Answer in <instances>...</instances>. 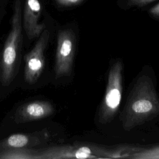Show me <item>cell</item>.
I'll return each mask as SVG.
<instances>
[{
	"instance_id": "cell-1",
	"label": "cell",
	"mask_w": 159,
	"mask_h": 159,
	"mask_svg": "<svg viewBox=\"0 0 159 159\" xmlns=\"http://www.w3.org/2000/svg\"><path fill=\"white\" fill-rule=\"evenodd\" d=\"M159 114V98L152 80L140 76L135 83L124 108L121 122L128 131Z\"/></svg>"
},
{
	"instance_id": "cell-2",
	"label": "cell",
	"mask_w": 159,
	"mask_h": 159,
	"mask_svg": "<svg viewBox=\"0 0 159 159\" xmlns=\"http://www.w3.org/2000/svg\"><path fill=\"white\" fill-rule=\"evenodd\" d=\"M22 18L20 1L17 0L14 7L11 29L5 42L0 60V80L4 86L11 83L16 72L22 41Z\"/></svg>"
},
{
	"instance_id": "cell-3",
	"label": "cell",
	"mask_w": 159,
	"mask_h": 159,
	"mask_svg": "<svg viewBox=\"0 0 159 159\" xmlns=\"http://www.w3.org/2000/svg\"><path fill=\"white\" fill-rule=\"evenodd\" d=\"M122 70L120 60L113 63L109 70L105 95L98 112V119L102 124L111 122L119 109L122 92Z\"/></svg>"
},
{
	"instance_id": "cell-4",
	"label": "cell",
	"mask_w": 159,
	"mask_h": 159,
	"mask_svg": "<svg viewBox=\"0 0 159 159\" xmlns=\"http://www.w3.org/2000/svg\"><path fill=\"white\" fill-rule=\"evenodd\" d=\"M55 60L56 78L70 75L75 51V37L68 29L60 30L57 37Z\"/></svg>"
},
{
	"instance_id": "cell-5",
	"label": "cell",
	"mask_w": 159,
	"mask_h": 159,
	"mask_svg": "<svg viewBox=\"0 0 159 159\" xmlns=\"http://www.w3.org/2000/svg\"><path fill=\"white\" fill-rule=\"evenodd\" d=\"M49 37V31L45 29L39 37L34 47L24 57V77L25 81L29 84L37 82L45 68L44 53Z\"/></svg>"
},
{
	"instance_id": "cell-6",
	"label": "cell",
	"mask_w": 159,
	"mask_h": 159,
	"mask_svg": "<svg viewBox=\"0 0 159 159\" xmlns=\"http://www.w3.org/2000/svg\"><path fill=\"white\" fill-rule=\"evenodd\" d=\"M39 159L103 158L100 148L78 146H55L38 150Z\"/></svg>"
},
{
	"instance_id": "cell-7",
	"label": "cell",
	"mask_w": 159,
	"mask_h": 159,
	"mask_svg": "<svg viewBox=\"0 0 159 159\" xmlns=\"http://www.w3.org/2000/svg\"><path fill=\"white\" fill-rule=\"evenodd\" d=\"M52 104L47 101H34L20 106L15 114L16 123H24L46 118L53 114Z\"/></svg>"
},
{
	"instance_id": "cell-8",
	"label": "cell",
	"mask_w": 159,
	"mask_h": 159,
	"mask_svg": "<svg viewBox=\"0 0 159 159\" xmlns=\"http://www.w3.org/2000/svg\"><path fill=\"white\" fill-rule=\"evenodd\" d=\"M40 14V1L27 0L23 12V27L29 40L39 37L45 29V24L39 22Z\"/></svg>"
},
{
	"instance_id": "cell-9",
	"label": "cell",
	"mask_w": 159,
	"mask_h": 159,
	"mask_svg": "<svg viewBox=\"0 0 159 159\" xmlns=\"http://www.w3.org/2000/svg\"><path fill=\"white\" fill-rule=\"evenodd\" d=\"M45 133L42 132L30 134H16L0 141V151L26 148L31 145H39L42 140L46 139Z\"/></svg>"
},
{
	"instance_id": "cell-10",
	"label": "cell",
	"mask_w": 159,
	"mask_h": 159,
	"mask_svg": "<svg viewBox=\"0 0 159 159\" xmlns=\"http://www.w3.org/2000/svg\"><path fill=\"white\" fill-rule=\"evenodd\" d=\"M0 159H39L38 150L27 148L0 151Z\"/></svg>"
},
{
	"instance_id": "cell-11",
	"label": "cell",
	"mask_w": 159,
	"mask_h": 159,
	"mask_svg": "<svg viewBox=\"0 0 159 159\" xmlns=\"http://www.w3.org/2000/svg\"><path fill=\"white\" fill-rule=\"evenodd\" d=\"M129 158L133 159H159V146L147 149H138Z\"/></svg>"
},
{
	"instance_id": "cell-12",
	"label": "cell",
	"mask_w": 159,
	"mask_h": 159,
	"mask_svg": "<svg viewBox=\"0 0 159 159\" xmlns=\"http://www.w3.org/2000/svg\"><path fill=\"white\" fill-rule=\"evenodd\" d=\"M155 0H127V2L130 6L142 7L146 6Z\"/></svg>"
},
{
	"instance_id": "cell-13",
	"label": "cell",
	"mask_w": 159,
	"mask_h": 159,
	"mask_svg": "<svg viewBox=\"0 0 159 159\" xmlns=\"http://www.w3.org/2000/svg\"><path fill=\"white\" fill-rule=\"evenodd\" d=\"M57 3L65 6H71L81 3L83 0H55Z\"/></svg>"
},
{
	"instance_id": "cell-14",
	"label": "cell",
	"mask_w": 159,
	"mask_h": 159,
	"mask_svg": "<svg viewBox=\"0 0 159 159\" xmlns=\"http://www.w3.org/2000/svg\"><path fill=\"white\" fill-rule=\"evenodd\" d=\"M149 13L156 17H159V3L155 4L149 10Z\"/></svg>"
}]
</instances>
